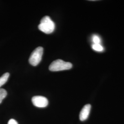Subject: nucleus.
Returning a JSON list of instances; mask_svg holds the SVG:
<instances>
[{
  "label": "nucleus",
  "mask_w": 124,
  "mask_h": 124,
  "mask_svg": "<svg viewBox=\"0 0 124 124\" xmlns=\"http://www.w3.org/2000/svg\"><path fill=\"white\" fill-rule=\"evenodd\" d=\"M32 102L35 106L38 108H45L48 104L47 99L40 96L33 97L32 98Z\"/></svg>",
  "instance_id": "20e7f679"
},
{
  "label": "nucleus",
  "mask_w": 124,
  "mask_h": 124,
  "mask_svg": "<svg viewBox=\"0 0 124 124\" xmlns=\"http://www.w3.org/2000/svg\"><path fill=\"white\" fill-rule=\"evenodd\" d=\"M8 124H18V122L16 120H14V119H10L8 122Z\"/></svg>",
  "instance_id": "9d476101"
},
{
  "label": "nucleus",
  "mask_w": 124,
  "mask_h": 124,
  "mask_svg": "<svg viewBox=\"0 0 124 124\" xmlns=\"http://www.w3.org/2000/svg\"><path fill=\"white\" fill-rule=\"evenodd\" d=\"M72 66V64L70 62H65L61 59H58L51 63L49 66V70L53 72L62 71L70 70Z\"/></svg>",
  "instance_id": "f03ea898"
},
{
  "label": "nucleus",
  "mask_w": 124,
  "mask_h": 124,
  "mask_svg": "<svg viewBox=\"0 0 124 124\" xmlns=\"http://www.w3.org/2000/svg\"><path fill=\"white\" fill-rule=\"evenodd\" d=\"M55 28V25L53 21L48 16H46L42 18L38 28L40 31L46 34H50L53 32Z\"/></svg>",
  "instance_id": "f257e3e1"
},
{
  "label": "nucleus",
  "mask_w": 124,
  "mask_h": 124,
  "mask_svg": "<svg viewBox=\"0 0 124 124\" xmlns=\"http://www.w3.org/2000/svg\"><path fill=\"white\" fill-rule=\"evenodd\" d=\"M92 47L93 50L98 52H102L103 50V47L100 44H94Z\"/></svg>",
  "instance_id": "6e6552de"
},
{
  "label": "nucleus",
  "mask_w": 124,
  "mask_h": 124,
  "mask_svg": "<svg viewBox=\"0 0 124 124\" xmlns=\"http://www.w3.org/2000/svg\"><path fill=\"white\" fill-rule=\"evenodd\" d=\"M7 92L4 89L0 88V104L2 102V100L6 97Z\"/></svg>",
  "instance_id": "0eeeda50"
},
{
  "label": "nucleus",
  "mask_w": 124,
  "mask_h": 124,
  "mask_svg": "<svg viewBox=\"0 0 124 124\" xmlns=\"http://www.w3.org/2000/svg\"><path fill=\"white\" fill-rule=\"evenodd\" d=\"M43 53V48L42 47L39 46L37 47L32 53L29 58V61L30 63L34 66H37L42 59V57Z\"/></svg>",
  "instance_id": "7ed1b4c3"
},
{
  "label": "nucleus",
  "mask_w": 124,
  "mask_h": 124,
  "mask_svg": "<svg viewBox=\"0 0 124 124\" xmlns=\"http://www.w3.org/2000/svg\"><path fill=\"white\" fill-rule=\"evenodd\" d=\"M9 75L10 74L9 73L7 72L4 74L0 77V87L7 82L8 79Z\"/></svg>",
  "instance_id": "423d86ee"
},
{
  "label": "nucleus",
  "mask_w": 124,
  "mask_h": 124,
  "mask_svg": "<svg viewBox=\"0 0 124 124\" xmlns=\"http://www.w3.org/2000/svg\"><path fill=\"white\" fill-rule=\"evenodd\" d=\"M93 41L94 44H100L101 43V39L97 35H94L93 37Z\"/></svg>",
  "instance_id": "1a4fd4ad"
},
{
  "label": "nucleus",
  "mask_w": 124,
  "mask_h": 124,
  "mask_svg": "<svg viewBox=\"0 0 124 124\" xmlns=\"http://www.w3.org/2000/svg\"><path fill=\"white\" fill-rule=\"evenodd\" d=\"M91 109V105L89 104L85 105L80 112V120L81 121H84L88 118Z\"/></svg>",
  "instance_id": "39448f33"
}]
</instances>
